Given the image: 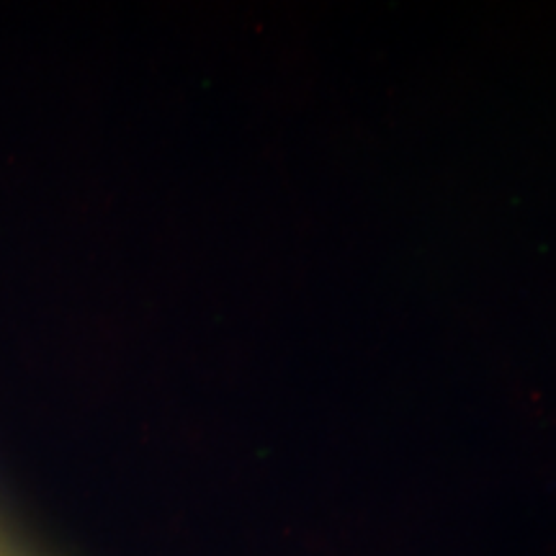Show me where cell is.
Instances as JSON below:
<instances>
[]
</instances>
